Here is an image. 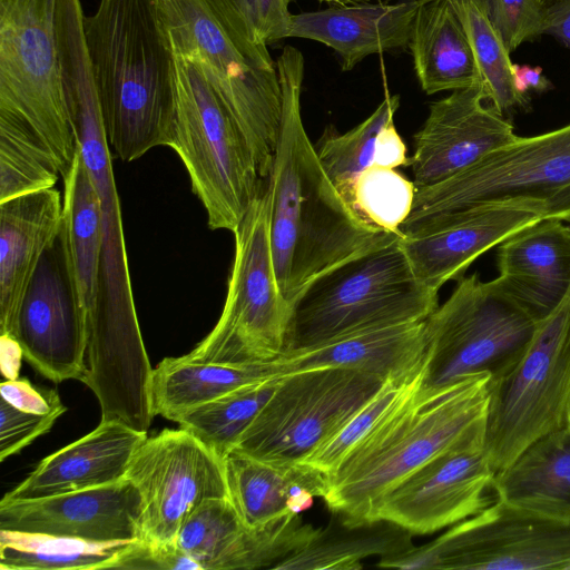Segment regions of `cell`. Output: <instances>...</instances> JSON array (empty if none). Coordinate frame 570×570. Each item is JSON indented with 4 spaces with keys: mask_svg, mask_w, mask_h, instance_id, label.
I'll return each instance as SVG.
<instances>
[{
    "mask_svg": "<svg viewBox=\"0 0 570 570\" xmlns=\"http://www.w3.org/2000/svg\"><path fill=\"white\" fill-rule=\"evenodd\" d=\"M41 375L83 382L87 325L65 218L26 288L9 335Z\"/></svg>",
    "mask_w": 570,
    "mask_h": 570,
    "instance_id": "cell-15",
    "label": "cell"
},
{
    "mask_svg": "<svg viewBox=\"0 0 570 570\" xmlns=\"http://www.w3.org/2000/svg\"><path fill=\"white\" fill-rule=\"evenodd\" d=\"M228 499L249 528L293 514L291 501L304 488L323 499L328 475L306 463H272L232 450L223 458Z\"/></svg>",
    "mask_w": 570,
    "mask_h": 570,
    "instance_id": "cell-28",
    "label": "cell"
},
{
    "mask_svg": "<svg viewBox=\"0 0 570 570\" xmlns=\"http://www.w3.org/2000/svg\"><path fill=\"white\" fill-rule=\"evenodd\" d=\"M277 380L267 377L244 385L183 413L175 422L223 459L267 402Z\"/></svg>",
    "mask_w": 570,
    "mask_h": 570,
    "instance_id": "cell-36",
    "label": "cell"
},
{
    "mask_svg": "<svg viewBox=\"0 0 570 570\" xmlns=\"http://www.w3.org/2000/svg\"><path fill=\"white\" fill-rule=\"evenodd\" d=\"M147 436L121 421L101 420L94 431L41 460L2 499L33 500L119 482Z\"/></svg>",
    "mask_w": 570,
    "mask_h": 570,
    "instance_id": "cell-22",
    "label": "cell"
},
{
    "mask_svg": "<svg viewBox=\"0 0 570 570\" xmlns=\"http://www.w3.org/2000/svg\"><path fill=\"white\" fill-rule=\"evenodd\" d=\"M380 568L570 570V522L500 499L433 541L381 558Z\"/></svg>",
    "mask_w": 570,
    "mask_h": 570,
    "instance_id": "cell-14",
    "label": "cell"
},
{
    "mask_svg": "<svg viewBox=\"0 0 570 570\" xmlns=\"http://www.w3.org/2000/svg\"><path fill=\"white\" fill-rule=\"evenodd\" d=\"M317 531L299 514L268 527L249 528L225 497L202 503L181 525L176 544L200 570L273 569L306 546Z\"/></svg>",
    "mask_w": 570,
    "mask_h": 570,
    "instance_id": "cell-20",
    "label": "cell"
},
{
    "mask_svg": "<svg viewBox=\"0 0 570 570\" xmlns=\"http://www.w3.org/2000/svg\"><path fill=\"white\" fill-rule=\"evenodd\" d=\"M271 195L266 179L235 235V256L225 304L214 328L187 360L258 365L287 350L289 304L275 275L269 235Z\"/></svg>",
    "mask_w": 570,
    "mask_h": 570,
    "instance_id": "cell-8",
    "label": "cell"
},
{
    "mask_svg": "<svg viewBox=\"0 0 570 570\" xmlns=\"http://www.w3.org/2000/svg\"><path fill=\"white\" fill-rule=\"evenodd\" d=\"M385 381L341 367H318L278 376L274 392L233 450L272 463H303Z\"/></svg>",
    "mask_w": 570,
    "mask_h": 570,
    "instance_id": "cell-13",
    "label": "cell"
},
{
    "mask_svg": "<svg viewBox=\"0 0 570 570\" xmlns=\"http://www.w3.org/2000/svg\"><path fill=\"white\" fill-rule=\"evenodd\" d=\"M497 263L500 285L540 322L570 291V226L556 218L534 223L498 245Z\"/></svg>",
    "mask_w": 570,
    "mask_h": 570,
    "instance_id": "cell-23",
    "label": "cell"
},
{
    "mask_svg": "<svg viewBox=\"0 0 570 570\" xmlns=\"http://www.w3.org/2000/svg\"><path fill=\"white\" fill-rule=\"evenodd\" d=\"M492 379L423 382L390 411L328 475L323 500L345 522L373 521L381 500L444 451L485 436Z\"/></svg>",
    "mask_w": 570,
    "mask_h": 570,
    "instance_id": "cell-4",
    "label": "cell"
},
{
    "mask_svg": "<svg viewBox=\"0 0 570 570\" xmlns=\"http://www.w3.org/2000/svg\"><path fill=\"white\" fill-rule=\"evenodd\" d=\"M538 3L544 9L548 10L554 6H558L567 0H537Z\"/></svg>",
    "mask_w": 570,
    "mask_h": 570,
    "instance_id": "cell-49",
    "label": "cell"
},
{
    "mask_svg": "<svg viewBox=\"0 0 570 570\" xmlns=\"http://www.w3.org/2000/svg\"><path fill=\"white\" fill-rule=\"evenodd\" d=\"M62 178L63 218L87 320L98 291L102 252L101 204L79 149Z\"/></svg>",
    "mask_w": 570,
    "mask_h": 570,
    "instance_id": "cell-33",
    "label": "cell"
},
{
    "mask_svg": "<svg viewBox=\"0 0 570 570\" xmlns=\"http://www.w3.org/2000/svg\"><path fill=\"white\" fill-rule=\"evenodd\" d=\"M570 428V291L512 370L491 383L485 451L507 468L541 436Z\"/></svg>",
    "mask_w": 570,
    "mask_h": 570,
    "instance_id": "cell-10",
    "label": "cell"
},
{
    "mask_svg": "<svg viewBox=\"0 0 570 570\" xmlns=\"http://www.w3.org/2000/svg\"><path fill=\"white\" fill-rule=\"evenodd\" d=\"M498 498L570 522V428L548 433L495 474Z\"/></svg>",
    "mask_w": 570,
    "mask_h": 570,
    "instance_id": "cell-29",
    "label": "cell"
},
{
    "mask_svg": "<svg viewBox=\"0 0 570 570\" xmlns=\"http://www.w3.org/2000/svg\"><path fill=\"white\" fill-rule=\"evenodd\" d=\"M272 377L265 364L198 363L184 355L166 357L153 368L149 396L154 416L175 422L183 413L222 397L244 385Z\"/></svg>",
    "mask_w": 570,
    "mask_h": 570,
    "instance_id": "cell-31",
    "label": "cell"
},
{
    "mask_svg": "<svg viewBox=\"0 0 570 570\" xmlns=\"http://www.w3.org/2000/svg\"><path fill=\"white\" fill-rule=\"evenodd\" d=\"M508 50L542 35L546 10L537 0H479Z\"/></svg>",
    "mask_w": 570,
    "mask_h": 570,
    "instance_id": "cell-40",
    "label": "cell"
},
{
    "mask_svg": "<svg viewBox=\"0 0 570 570\" xmlns=\"http://www.w3.org/2000/svg\"><path fill=\"white\" fill-rule=\"evenodd\" d=\"M424 365V364H423ZM424 379V368L414 377L387 379L380 390L303 463L331 475L354 446Z\"/></svg>",
    "mask_w": 570,
    "mask_h": 570,
    "instance_id": "cell-39",
    "label": "cell"
},
{
    "mask_svg": "<svg viewBox=\"0 0 570 570\" xmlns=\"http://www.w3.org/2000/svg\"><path fill=\"white\" fill-rule=\"evenodd\" d=\"M253 36L264 43L289 38L291 0H234Z\"/></svg>",
    "mask_w": 570,
    "mask_h": 570,
    "instance_id": "cell-42",
    "label": "cell"
},
{
    "mask_svg": "<svg viewBox=\"0 0 570 570\" xmlns=\"http://www.w3.org/2000/svg\"><path fill=\"white\" fill-rule=\"evenodd\" d=\"M1 345L9 351V356H1V370L7 379H17L20 367V358L23 357L20 346L11 337L1 335Z\"/></svg>",
    "mask_w": 570,
    "mask_h": 570,
    "instance_id": "cell-47",
    "label": "cell"
},
{
    "mask_svg": "<svg viewBox=\"0 0 570 570\" xmlns=\"http://www.w3.org/2000/svg\"><path fill=\"white\" fill-rule=\"evenodd\" d=\"M62 87L78 149L99 195L102 215L98 291L86 320L83 383L101 402L126 403L148 393L153 368L134 302L111 150L92 75L85 70L69 73Z\"/></svg>",
    "mask_w": 570,
    "mask_h": 570,
    "instance_id": "cell-2",
    "label": "cell"
},
{
    "mask_svg": "<svg viewBox=\"0 0 570 570\" xmlns=\"http://www.w3.org/2000/svg\"><path fill=\"white\" fill-rule=\"evenodd\" d=\"M413 533L387 521L374 520L357 524L345 522L338 514L303 548L294 551L273 569L276 570H355L361 560L400 554L411 549Z\"/></svg>",
    "mask_w": 570,
    "mask_h": 570,
    "instance_id": "cell-30",
    "label": "cell"
},
{
    "mask_svg": "<svg viewBox=\"0 0 570 570\" xmlns=\"http://www.w3.org/2000/svg\"><path fill=\"white\" fill-rule=\"evenodd\" d=\"M141 500V540L176 544L189 515L205 501L228 497L223 459L187 430L147 436L127 473Z\"/></svg>",
    "mask_w": 570,
    "mask_h": 570,
    "instance_id": "cell-16",
    "label": "cell"
},
{
    "mask_svg": "<svg viewBox=\"0 0 570 570\" xmlns=\"http://www.w3.org/2000/svg\"><path fill=\"white\" fill-rule=\"evenodd\" d=\"M56 8L57 0H0V110L35 128L65 176L78 145L61 82Z\"/></svg>",
    "mask_w": 570,
    "mask_h": 570,
    "instance_id": "cell-12",
    "label": "cell"
},
{
    "mask_svg": "<svg viewBox=\"0 0 570 570\" xmlns=\"http://www.w3.org/2000/svg\"><path fill=\"white\" fill-rule=\"evenodd\" d=\"M293 1V0H291ZM320 3L331 6H346V4H358V3H374V2H382V3H391V1L396 2H416V3H424L432 0H316Z\"/></svg>",
    "mask_w": 570,
    "mask_h": 570,
    "instance_id": "cell-48",
    "label": "cell"
},
{
    "mask_svg": "<svg viewBox=\"0 0 570 570\" xmlns=\"http://www.w3.org/2000/svg\"><path fill=\"white\" fill-rule=\"evenodd\" d=\"M540 322L497 278L483 282L478 273L459 278L425 320L423 385L483 373L500 380L522 357Z\"/></svg>",
    "mask_w": 570,
    "mask_h": 570,
    "instance_id": "cell-9",
    "label": "cell"
},
{
    "mask_svg": "<svg viewBox=\"0 0 570 570\" xmlns=\"http://www.w3.org/2000/svg\"><path fill=\"white\" fill-rule=\"evenodd\" d=\"M83 37L111 153L132 161L170 147L175 56L154 0H100L83 17Z\"/></svg>",
    "mask_w": 570,
    "mask_h": 570,
    "instance_id": "cell-3",
    "label": "cell"
},
{
    "mask_svg": "<svg viewBox=\"0 0 570 570\" xmlns=\"http://www.w3.org/2000/svg\"><path fill=\"white\" fill-rule=\"evenodd\" d=\"M407 48L426 95L483 85L469 36L451 0L419 6Z\"/></svg>",
    "mask_w": 570,
    "mask_h": 570,
    "instance_id": "cell-27",
    "label": "cell"
},
{
    "mask_svg": "<svg viewBox=\"0 0 570 570\" xmlns=\"http://www.w3.org/2000/svg\"><path fill=\"white\" fill-rule=\"evenodd\" d=\"M283 119L268 176L269 235L276 281L288 302L311 281L334 266L401 233L380 232L344 200L323 168L304 128L301 90L305 60L285 46L276 60Z\"/></svg>",
    "mask_w": 570,
    "mask_h": 570,
    "instance_id": "cell-1",
    "label": "cell"
},
{
    "mask_svg": "<svg viewBox=\"0 0 570 570\" xmlns=\"http://www.w3.org/2000/svg\"><path fill=\"white\" fill-rule=\"evenodd\" d=\"M62 412L38 414L26 412L0 400V461L19 453L47 433Z\"/></svg>",
    "mask_w": 570,
    "mask_h": 570,
    "instance_id": "cell-41",
    "label": "cell"
},
{
    "mask_svg": "<svg viewBox=\"0 0 570 570\" xmlns=\"http://www.w3.org/2000/svg\"><path fill=\"white\" fill-rule=\"evenodd\" d=\"M542 35L553 36L570 48V0L546 10Z\"/></svg>",
    "mask_w": 570,
    "mask_h": 570,
    "instance_id": "cell-45",
    "label": "cell"
},
{
    "mask_svg": "<svg viewBox=\"0 0 570 570\" xmlns=\"http://www.w3.org/2000/svg\"><path fill=\"white\" fill-rule=\"evenodd\" d=\"M547 218L535 202L487 203L426 219L402 232L400 244L419 278L439 289L512 234Z\"/></svg>",
    "mask_w": 570,
    "mask_h": 570,
    "instance_id": "cell-18",
    "label": "cell"
},
{
    "mask_svg": "<svg viewBox=\"0 0 570 570\" xmlns=\"http://www.w3.org/2000/svg\"><path fill=\"white\" fill-rule=\"evenodd\" d=\"M141 500L128 480L33 500L0 501V529L92 541L141 538Z\"/></svg>",
    "mask_w": 570,
    "mask_h": 570,
    "instance_id": "cell-21",
    "label": "cell"
},
{
    "mask_svg": "<svg viewBox=\"0 0 570 570\" xmlns=\"http://www.w3.org/2000/svg\"><path fill=\"white\" fill-rule=\"evenodd\" d=\"M513 85L517 92L527 99V92L532 89L544 91L551 88V82L543 76L540 67H530L528 65H512Z\"/></svg>",
    "mask_w": 570,
    "mask_h": 570,
    "instance_id": "cell-46",
    "label": "cell"
},
{
    "mask_svg": "<svg viewBox=\"0 0 570 570\" xmlns=\"http://www.w3.org/2000/svg\"><path fill=\"white\" fill-rule=\"evenodd\" d=\"M63 217L55 188L0 203V333L9 335L26 288Z\"/></svg>",
    "mask_w": 570,
    "mask_h": 570,
    "instance_id": "cell-26",
    "label": "cell"
},
{
    "mask_svg": "<svg viewBox=\"0 0 570 570\" xmlns=\"http://www.w3.org/2000/svg\"><path fill=\"white\" fill-rule=\"evenodd\" d=\"M134 541H92L0 529V569H116Z\"/></svg>",
    "mask_w": 570,
    "mask_h": 570,
    "instance_id": "cell-32",
    "label": "cell"
},
{
    "mask_svg": "<svg viewBox=\"0 0 570 570\" xmlns=\"http://www.w3.org/2000/svg\"><path fill=\"white\" fill-rule=\"evenodd\" d=\"M513 199L539 203L547 218L570 224V124L537 136H518L459 174L416 188L401 230L452 212Z\"/></svg>",
    "mask_w": 570,
    "mask_h": 570,
    "instance_id": "cell-11",
    "label": "cell"
},
{
    "mask_svg": "<svg viewBox=\"0 0 570 570\" xmlns=\"http://www.w3.org/2000/svg\"><path fill=\"white\" fill-rule=\"evenodd\" d=\"M399 106V95L386 94L364 121L343 135L324 137L318 148L315 147L323 168L341 195L363 170L390 165L395 149L394 115Z\"/></svg>",
    "mask_w": 570,
    "mask_h": 570,
    "instance_id": "cell-34",
    "label": "cell"
},
{
    "mask_svg": "<svg viewBox=\"0 0 570 570\" xmlns=\"http://www.w3.org/2000/svg\"><path fill=\"white\" fill-rule=\"evenodd\" d=\"M497 472L479 436L428 461L380 502L374 520L394 522L413 534L451 527L495 501Z\"/></svg>",
    "mask_w": 570,
    "mask_h": 570,
    "instance_id": "cell-17",
    "label": "cell"
},
{
    "mask_svg": "<svg viewBox=\"0 0 570 570\" xmlns=\"http://www.w3.org/2000/svg\"><path fill=\"white\" fill-rule=\"evenodd\" d=\"M416 186L394 168L372 166L342 194L351 209L367 225L385 233H401L411 214Z\"/></svg>",
    "mask_w": 570,
    "mask_h": 570,
    "instance_id": "cell-38",
    "label": "cell"
},
{
    "mask_svg": "<svg viewBox=\"0 0 570 570\" xmlns=\"http://www.w3.org/2000/svg\"><path fill=\"white\" fill-rule=\"evenodd\" d=\"M59 175L53 153L35 128L0 110V203L53 188Z\"/></svg>",
    "mask_w": 570,
    "mask_h": 570,
    "instance_id": "cell-35",
    "label": "cell"
},
{
    "mask_svg": "<svg viewBox=\"0 0 570 570\" xmlns=\"http://www.w3.org/2000/svg\"><path fill=\"white\" fill-rule=\"evenodd\" d=\"M424 356L425 320L362 331L292 350L264 364L272 377L318 367H341L387 380L414 377L423 367Z\"/></svg>",
    "mask_w": 570,
    "mask_h": 570,
    "instance_id": "cell-24",
    "label": "cell"
},
{
    "mask_svg": "<svg viewBox=\"0 0 570 570\" xmlns=\"http://www.w3.org/2000/svg\"><path fill=\"white\" fill-rule=\"evenodd\" d=\"M0 394L9 404L26 412L47 414L67 411L55 390L36 387L26 377L3 381Z\"/></svg>",
    "mask_w": 570,
    "mask_h": 570,
    "instance_id": "cell-44",
    "label": "cell"
},
{
    "mask_svg": "<svg viewBox=\"0 0 570 570\" xmlns=\"http://www.w3.org/2000/svg\"><path fill=\"white\" fill-rule=\"evenodd\" d=\"M116 569L200 570L177 544L159 546L141 539L134 541Z\"/></svg>",
    "mask_w": 570,
    "mask_h": 570,
    "instance_id": "cell-43",
    "label": "cell"
},
{
    "mask_svg": "<svg viewBox=\"0 0 570 570\" xmlns=\"http://www.w3.org/2000/svg\"><path fill=\"white\" fill-rule=\"evenodd\" d=\"M176 119L170 148L181 159L212 229L235 232L264 179L235 118L199 67L175 55Z\"/></svg>",
    "mask_w": 570,
    "mask_h": 570,
    "instance_id": "cell-7",
    "label": "cell"
},
{
    "mask_svg": "<svg viewBox=\"0 0 570 570\" xmlns=\"http://www.w3.org/2000/svg\"><path fill=\"white\" fill-rule=\"evenodd\" d=\"M420 3H358L292 16L289 38H304L332 48L343 71L367 56L405 49Z\"/></svg>",
    "mask_w": 570,
    "mask_h": 570,
    "instance_id": "cell-25",
    "label": "cell"
},
{
    "mask_svg": "<svg viewBox=\"0 0 570 570\" xmlns=\"http://www.w3.org/2000/svg\"><path fill=\"white\" fill-rule=\"evenodd\" d=\"M469 36L482 77L483 87L497 110L508 116L524 107L513 85L510 51L499 32L488 19L479 0H451Z\"/></svg>",
    "mask_w": 570,
    "mask_h": 570,
    "instance_id": "cell-37",
    "label": "cell"
},
{
    "mask_svg": "<svg viewBox=\"0 0 570 570\" xmlns=\"http://www.w3.org/2000/svg\"><path fill=\"white\" fill-rule=\"evenodd\" d=\"M517 137L483 85L454 90L430 105L423 126L414 135L410 161L414 184L416 188L439 184Z\"/></svg>",
    "mask_w": 570,
    "mask_h": 570,
    "instance_id": "cell-19",
    "label": "cell"
},
{
    "mask_svg": "<svg viewBox=\"0 0 570 570\" xmlns=\"http://www.w3.org/2000/svg\"><path fill=\"white\" fill-rule=\"evenodd\" d=\"M173 52L195 62L245 136L259 175L279 140L283 96L276 62L234 0H154Z\"/></svg>",
    "mask_w": 570,
    "mask_h": 570,
    "instance_id": "cell-5",
    "label": "cell"
},
{
    "mask_svg": "<svg viewBox=\"0 0 570 570\" xmlns=\"http://www.w3.org/2000/svg\"><path fill=\"white\" fill-rule=\"evenodd\" d=\"M400 238L354 256L306 284L289 303L286 352L426 320L439 306L438 292L415 276Z\"/></svg>",
    "mask_w": 570,
    "mask_h": 570,
    "instance_id": "cell-6",
    "label": "cell"
}]
</instances>
